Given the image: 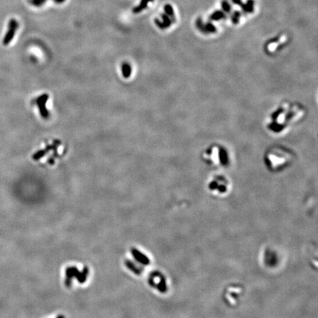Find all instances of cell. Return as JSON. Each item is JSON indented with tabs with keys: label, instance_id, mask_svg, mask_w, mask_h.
I'll use <instances>...</instances> for the list:
<instances>
[{
	"label": "cell",
	"instance_id": "1",
	"mask_svg": "<svg viewBox=\"0 0 318 318\" xmlns=\"http://www.w3.org/2000/svg\"><path fill=\"white\" fill-rule=\"evenodd\" d=\"M303 115V111L296 103L284 102L268 116L266 127L270 134H283Z\"/></svg>",
	"mask_w": 318,
	"mask_h": 318
},
{
	"label": "cell",
	"instance_id": "2",
	"mask_svg": "<svg viewBox=\"0 0 318 318\" xmlns=\"http://www.w3.org/2000/svg\"><path fill=\"white\" fill-rule=\"evenodd\" d=\"M203 159L207 164L215 167L229 166L230 154L228 150L219 145H211L203 153Z\"/></svg>",
	"mask_w": 318,
	"mask_h": 318
},
{
	"label": "cell",
	"instance_id": "3",
	"mask_svg": "<svg viewBox=\"0 0 318 318\" xmlns=\"http://www.w3.org/2000/svg\"><path fill=\"white\" fill-rule=\"evenodd\" d=\"M292 155L283 148L274 147L266 153L265 162L271 171H276L283 168L290 163Z\"/></svg>",
	"mask_w": 318,
	"mask_h": 318
},
{
	"label": "cell",
	"instance_id": "4",
	"mask_svg": "<svg viewBox=\"0 0 318 318\" xmlns=\"http://www.w3.org/2000/svg\"><path fill=\"white\" fill-rule=\"evenodd\" d=\"M89 273V269L87 267H85L83 269L82 272L78 270L76 267H69L66 270V279L65 285L69 287L71 285L73 278H75L78 280L79 283H83L86 281L87 276Z\"/></svg>",
	"mask_w": 318,
	"mask_h": 318
},
{
	"label": "cell",
	"instance_id": "5",
	"mask_svg": "<svg viewBox=\"0 0 318 318\" xmlns=\"http://www.w3.org/2000/svg\"><path fill=\"white\" fill-rule=\"evenodd\" d=\"M18 27H19V23L17 22L16 19H11L8 23V30H7V33L5 34V37L3 39V44L7 45L11 43V41L13 40L14 35H15L16 32Z\"/></svg>",
	"mask_w": 318,
	"mask_h": 318
},
{
	"label": "cell",
	"instance_id": "6",
	"mask_svg": "<svg viewBox=\"0 0 318 318\" xmlns=\"http://www.w3.org/2000/svg\"><path fill=\"white\" fill-rule=\"evenodd\" d=\"M131 253L132 255H133V256L134 257V259L136 260L137 261H139V263H141V265H148L150 264V259L146 256L145 254L141 253V252L138 251L137 249L132 248Z\"/></svg>",
	"mask_w": 318,
	"mask_h": 318
},
{
	"label": "cell",
	"instance_id": "7",
	"mask_svg": "<svg viewBox=\"0 0 318 318\" xmlns=\"http://www.w3.org/2000/svg\"><path fill=\"white\" fill-rule=\"evenodd\" d=\"M161 17H162V19H163V22H161V21L158 19L155 20V23H156L158 27L161 28V29H164V28L169 27V26L171 25V23H172L170 19H169V18L168 17L167 15H164V14L161 15Z\"/></svg>",
	"mask_w": 318,
	"mask_h": 318
},
{
	"label": "cell",
	"instance_id": "8",
	"mask_svg": "<svg viewBox=\"0 0 318 318\" xmlns=\"http://www.w3.org/2000/svg\"><path fill=\"white\" fill-rule=\"evenodd\" d=\"M125 265L126 266H127V267L128 268V269L130 270H131L133 273H134L135 274H137V275H139V274L141 273V270H142V269H140L139 267H138L137 266H136L131 261H130V260L127 259L125 260Z\"/></svg>",
	"mask_w": 318,
	"mask_h": 318
},
{
	"label": "cell",
	"instance_id": "9",
	"mask_svg": "<svg viewBox=\"0 0 318 318\" xmlns=\"http://www.w3.org/2000/svg\"><path fill=\"white\" fill-rule=\"evenodd\" d=\"M153 0H141V3L139 4V5L137 7L133 9V13H140V11H143L144 9H145L147 7L148 3L150 2H153Z\"/></svg>",
	"mask_w": 318,
	"mask_h": 318
},
{
	"label": "cell",
	"instance_id": "10",
	"mask_svg": "<svg viewBox=\"0 0 318 318\" xmlns=\"http://www.w3.org/2000/svg\"><path fill=\"white\" fill-rule=\"evenodd\" d=\"M225 16V14H224V12L221 11H215L214 13H213L210 16V19L213 21H218V20H220L223 19V18Z\"/></svg>",
	"mask_w": 318,
	"mask_h": 318
},
{
	"label": "cell",
	"instance_id": "11",
	"mask_svg": "<svg viewBox=\"0 0 318 318\" xmlns=\"http://www.w3.org/2000/svg\"><path fill=\"white\" fill-rule=\"evenodd\" d=\"M242 9L246 12L252 13L254 10V1L253 0H248V1L247 2V4L244 5Z\"/></svg>",
	"mask_w": 318,
	"mask_h": 318
},
{
	"label": "cell",
	"instance_id": "12",
	"mask_svg": "<svg viewBox=\"0 0 318 318\" xmlns=\"http://www.w3.org/2000/svg\"><path fill=\"white\" fill-rule=\"evenodd\" d=\"M205 33H215V32L217 31L215 26L212 25L211 23H207L206 25H205Z\"/></svg>",
	"mask_w": 318,
	"mask_h": 318
},
{
	"label": "cell",
	"instance_id": "13",
	"mask_svg": "<svg viewBox=\"0 0 318 318\" xmlns=\"http://www.w3.org/2000/svg\"><path fill=\"white\" fill-rule=\"evenodd\" d=\"M122 71H123V75H125V77H127L129 75H131V67L127 63H125L122 66Z\"/></svg>",
	"mask_w": 318,
	"mask_h": 318
},
{
	"label": "cell",
	"instance_id": "14",
	"mask_svg": "<svg viewBox=\"0 0 318 318\" xmlns=\"http://www.w3.org/2000/svg\"><path fill=\"white\" fill-rule=\"evenodd\" d=\"M164 11H166L168 15L170 16L171 17H173V19L175 18V16H174V11L173 7L170 5H164Z\"/></svg>",
	"mask_w": 318,
	"mask_h": 318
},
{
	"label": "cell",
	"instance_id": "15",
	"mask_svg": "<svg viewBox=\"0 0 318 318\" xmlns=\"http://www.w3.org/2000/svg\"><path fill=\"white\" fill-rule=\"evenodd\" d=\"M222 7H223V11L225 12V13H229L230 11H231V5H230V4L226 0H223V2H222Z\"/></svg>",
	"mask_w": 318,
	"mask_h": 318
},
{
	"label": "cell",
	"instance_id": "16",
	"mask_svg": "<svg viewBox=\"0 0 318 318\" xmlns=\"http://www.w3.org/2000/svg\"><path fill=\"white\" fill-rule=\"evenodd\" d=\"M240 16H241V14H240V13H239V11H236L235 12L234 14H233V17H232V21H233V24H235V25H237V24H238V22H239Z\"/></svg>",
	"mask_w": 318,
	"mask_h": 318
},
{
	"label": "cell",
	"instance_id": "17",
	"mask_svg": "<svg viewBox=\"0 0 318 318\" xmlns=\"http://www.w3.org/2000/svg\"><path fill=\"white\" fill-rule=\"evenodd\" d=\"M232 1H233V2L236 4V5H240L242 7H244V4L242 3V0H232Z\"/></svg>",
	"mask_w": 318,
	"mask_h": 318
},
{
	"label": "cell",
	"instance_id": "18",
	"mask_svg": "<svg viewBox=\"0 0 318 318\" xmlns=\"http://www.w3.org/2000/svg\"><path fill=\"white\" fill-rule=\"evenodd\" d=\"M57 318H65V317H63V315H59V316H58Z\"/></svg>",
	"mask_w": 318,
	"mask_h": 318
}]
</instances>
